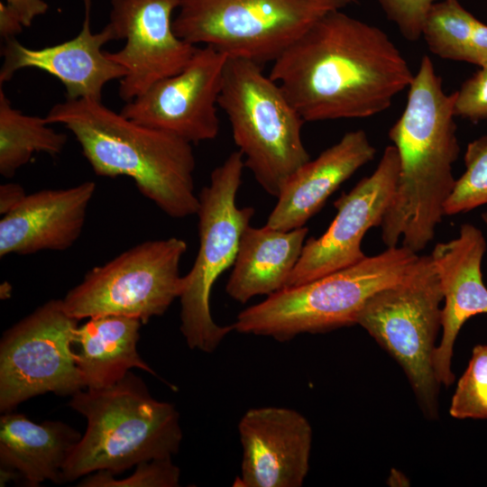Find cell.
I'll use <instances>...</instances> for the list:
<instances>
[{
    "mask_svg": "<svg viewBox=\"0 0 487 487\" xmlns=\"http://www.w3.org/2000/svg\"><path fill=\"white\" fill-rule=\"evenodd\" d=\"M438 0H378L389 20L399 28L401 35L409 41L422 36L425 18Z\"/></svg>",
    "mask_w": 487,
    "mask_h": 487,
    "instance_id": "83f0119b",
    "label": "cell"
},
{
    "mask_svg": "<svg viewBox=\"0 0 487 487\" xmlns=\"http://www.w3.org/2000/svg\"><path fill=\"white\" fill-rule=\"evenodd\" d=\"M354 0H181L176 34L230 58L273 62L317 20Z\"/></svg>",
    "mask_w": 487,
    "mask_h": 487,
    "instance_id": "ba28073f",
    "label": "cell"
},
{
    "mask_svg": "<svg viewBox=\"0 0 487 487\" xmlns=\"http://www.w3.org/2000/svg\"><path fill=\"white\" fill-rule=\"evenodd\" d=\"M180 470L172 458H158L144 461L135 466L134 472L126 478L97 471L85 476L78 484L81 487H177L179 485Z\"/></svg>",
    "mask_w": 487,
    "mask_h": 487,
    "instance_id": "4316f807",
    "label": "cell"
},
{
    "mask_svg": "<svg viewBox=\"0 0 487 487\" xmlns=\"http://www.w3.org/2000/svg\"><path fill=\"white\" fill-rule=\"evenodd\" d=\"M83 3L81 30L70 40L40 49L26 47L15 38L5 41L0 85L9 81L18 70L36 69L57 78L65 87L67 99L101 100L105 86L112 80H121L126 71L102 51L105 44L116 41L111 27L106 24L100 32H93V0Z\"/></svg>",
    "mask_w": 487,
    "mask_h": 487,
    "instance_id": "2e32d148",
    "label": "cell"
},
{
    "mask_svg": "<svg viewBox=\"0 0 487 487\" xmlns=\"http://www.w3.org/2000/svg\"><path fill=\"white\" fill-rule=\"evenodd\" d=\"M78 322L67 314L62 299H51L3 334L1 412L44 393L72 396L85 389L73 349Z\"/></svg>",
    "mask_w": 487,
    "mask_h": 487,
    "instance_id": "8fae6325",
    "label": "cell"
},
{
    "mask_svg": "<svg viewBox=\"0 0 487 487\" xmlns=\"http://www.w3.org/2000/svg\"><path fill=\"white\" fill-rule=\"evenodd\" d=\"M44 119L70 131L96 175L132 179L140 193L170 217L196 215L199 199L192 143L136 123L93 98L66 99Z\"/></svg>",
    "mask_w": 487,
    "mask_h": 487,
    "instance_id": "3957f363",
    "label": "cell"
},
{
    "mask_svg": "<svg viewBox=\"0 0 487 487\" xmlns=\"http://www.w3.org/2000/svg\"><path fill=\"white\" fill-rule=\"evenodd\" d=\"M482 218L483 223L485 224V225H486V227H487V211H485L484 213H482Z\"/></svg>",
    "mask_w": 487,
    "mask_h": 487,
    "instance_id": "e575fe53",
    "label": "cell"
},
{
    "mask_svg": "<svg viewBox=\"0 0 487 487\" xmlns=\"http://www.w3.org/2000/svg\"><path fill=\"white\" fill-rule=\"evenodd\" d=\"M69 406L86 418L87 429L64 465L63 482L97 471L116 475L179 450L183 435L175 406L154 399L132 372L111 386L78 391Z\"/></svg>",
    "mask_w": 487,
    "mask_h": 487,
    "instance_id": "277c9868",
    "label": "cell"
},
{
    "mask_svg": "<svg viewBox=\"0 0 487 487\" xmlns=\"http://www.w3.org/2000/svg\"><path fill=\"white\" fill-rule=\"evenodd\" d=\"M269 76L305 122H318L382 113L414 74L382 30L336 9L277 58Z\"/></svg>",
    "mask_w": 487,
    "mask_h": 487,
    "instance_id": "6da1fadb",
    "label": "cell"
},
{
    "mask_svg": "<svg viewBox=\"0 0 487 487\" xmlns=\"http://www.w3.org/2000/svg\"><path fill=\"white\" fill-rule=\"evenodd\" d=\"M237 150L215 168L207 186L198 193L199 246L194 264L184 276L180 300V331L192 350L211 354L234 330L233 325L216 324L210 312L211 289L233 266L241 236L254 215L252 207H239L236 195L244 169Z\"/></svg>",
    "mask_w": 487,
    "mask_h": 487,
    "instance_id": "52a82bcc",
    "label": "cell"
},
{
    "mask_svg": "<svg viewBox=\"0 0 487 487\" xmlns=\"http://www.w3.org/2000/svg\"><path fill=\"white\" fill-rule=\"evenodd\" d=\"M467 62L487 66V25L476 20L469 46Z\"/></svg>",
    "mask_w": 487,
    "mask_h": 487,
    "instance_id": "f546056e",
    "label": "cell"
},
{
    "mask_svg": "<svg viewBox=\"0 0 487 487\" xmlns=\"http://www.w3.org/2000/svg\"><path fill=\"white\" fill-rule=\"evenodd\" d=\"M142 325L137 318L101 316L78 326L75 358L85 389L111 386L133 368L157 376L137 351Z\"/></svg>",
    "mask_w": 487,
    "mask_h": 487,
    "instance_id": "7402d4cb",
    "label": "cell"
},
{
    "mask_svg": "<svg viewBox=\"0 0 487 487\" xmlns=\"http://www.w3.org/2000/svg\"><path fill=\"white\" fill-rule=\"evenodd\" d=\"M23 24L14 12L6 3L0 2V35L4 41L15 38L23 31Z\"/></svg>",
    "mask_w": 487,
    "mask_h": 487,
    "instance_id": "1f68e13d",
    "label": "cell"
},
{
    "mask_svg": "<svg viewBox=\"0 0 487 487\" xmlns=\"http://www.w3.org/2000/svg\"><path fill=\"white\" fill-rule=\"evenodd\" d=\"M418 257L404 246L379 254L307 283L285 287L241 311L234 330L280 342L306 333H323L355 325L366 301L399 283Z\"/></svg>",
    "mask_w": 487,
    "mask_h": 487,
    "instance_id": "5b68a950",
    "label": "cell"
},
{
    "mask_svg": "<svg viewBox=\"0 0 487 487\" xmlns=\"http://www.w3.org/2000/svg\"><path fill=\"white\" fill-rule=\"evenodd\" d=\"M464 165V172L455 180L446 202V216L466 213L487 205V135L467 145Z\"/></svg>",
    "mask_w": 487,
    "mask_h": 487,
    "instance_id": "d4e9b609",
    "label": "cell"
},
{
    "mask_svg": "<svg viewBox=\"0 0 487 487\" xmlns=\"http://www.w3.org/2000/svg\"><path fill=\"white\" fill-rule=\"evenodd\" d=\"M376 154L367 133L351 131L301 166L280 189L266 225L279 230L305 226L328 198Z\"/></svg>",
    "mask_w": 487,
    "mask_h": 487,
    "instance_id": "d6986e66",
    "label": "cell"
},
{
    "mask_svg": "<svg viewBox=\"0 0 487 487\" xmlns=\"http://www.w3.org/2000/svg\"><path fill=\"white\" fill-rule=\"evenodd\" d=\"M308 233L306 225L279 230L249 225L241 236L225 285L227 295L246 303L255 296H269L283 289L299 262Z\"/></svg>",
    "mask_w": 487,
    "mask_h": 487,
    "instance_id": "ffe728a7",
    "label": "cell"
},
{
    "mask_svg": "<svg viewBox=\"0 0 487 487\" xmlns=\"http://www.w3.org/2000/svg\"><path fill=\"white\" fill-rule=\"evenodd\" d=\"M94 181L60 189H43L24 199L0 220V256L65 251L80 236Z\"/></svg>",
    "mask_w": 487,
    "mask_h": 487,
    "instance_id": "ac0fdd59",
    "label": "cell"
},
{
    "mask_svg": "<svg viewBox=\"0 0 487 487\" xmlns=\"http://www.w3.org/2000/svg\"><path fill=\"white\" fill-rule=\"evenodd\" d=\"M181 0H111L108 25L125 43L106 57L122 66L119 96L130 102L189 62L198 46L179 38L172 14Z\"/></svg>",
    "mask_w": 487,
    "mask_h": 487,
    "instance_id": "4fadbf2b",
    "label": "cell"
},
{
    "mask_svg": "<svg viewBox=\"0 0 487 487\" xmlns=\"http://www.w3.org/2000/svg\"><path fill=\"white\" fill-rule=\"evenodd\" d=\"M449 413L457 419H487V345L473 348L468 366L452 397Z\"/></svg>",
    "mask_w": 487,
    "mask_h": 487,
    "instance_id": "484cf974",
    "label": "cell"
},
{
    "mask_svg": "<svg viewBox=\"0 0 487 487\" xmlns=\"http://www.w3.org/2000/svg\"><path fill=\"white\" fill-rule=\"evenodd\" d=\"M387 483L390 486H409V482L408 478L397 469H391L388 477Z\"/></svg>",
    "mask_w": 487,
    "mask_h": 487,
    "instance_id": "836d02e7",
    "label": "cell"
},
{
    "mask_svg": "<svg viewBox=\"0 0 487 487\" xmlns=\"http://www.w3.org/2000/svg\"><path fill=\"white\" fill-rule=\"evenodd\" d=\"M399 174L398 151L389 145L375 170L335 201L337 212L326 232L306 240L285 287L307 283L363 260V239L372 227L381 225Z\"/></svg>",
    "mask_w": 487,
    "mask_h": 487,
    "instance_id": "7c38bea8",
    "label": "cell"
},
{
    "mask_svg": "<svg viewBox=\"0 0 487 487\" xmlns=\"http://www.w3.org/2000/svg\"><path fill=\"white\" fill-rule=\"evenodd\" d=\"M81 434L59 420L37 424L25 415L0 418L1 466L17 472L30 486L45 481L63 483L62 472Z\"/></svg>",
    "mask_w": 487,
    "mask_h": 487,
    "instance_id": "44dd1931",
    "label": "cell"
},
{
    "mask_svg": "<svg viewBox=\"0 0 487 487\" xmlns=\"http://www.w3.org/2000/svg\"><path fill=\"white\" fill-rule=\"evenodd\" d=\"M5 3L18 14L24 27L31 26L37 16L49 10L44 0H5Z\"/></svg>",
    "mask_w": 487,
    "mask_h": 487,
    "instance_id": "4dcf8cb0",
    "label": "cell"
},
{
    "mask_svg": "<svg viewBox=\"0 0 487 487\" xmlns=\"http://www.w3.org/2000/svg\"><path fill=\"white\" fill-rule=\"evenodd\" d=\"M485 251L486 240L482 231L465 223L455 238L436 244L430 254L444 301L442 336L434 351L433 365L438 382L445 386L455 381L451 363L461 328L471 317L487 315V287L482 273Z\"/></svg>",
    "mask_w": 487,
    "mask_h": 487,
    "instance_id": "e0dca14e",
    "label": "cell"
},
{
    "mask_svg": "<svg viewBox=\"0 0 487 487\" xmlns=\"http://www.w3.org/2000/svg\"><path fill=\"white\" fill-rule=\"evenodd\" d=\"M455 114L473 122L487 119V66L481 67L455 91Z\"/></svg>",
    "mask_w": 487,
    "mask_h": 487,
    "instance_id": "f1b7e54d",
    "label": "cell"
},
{
    "mask_svg": "<svg viewBox=\"0 0 487 487\" xmlns=\"http://www.w3.org/2000/svg\"><path fill=\"white\" fill-rule=\"evenodd\" d=\"M227 58L214 48L198 47L182 70L126 102L120 113L190 143L215 139L219 132L217 107Z\"/></svg>",
    "mask_w": 487,
    "mask_h": 487,
    "instance_id": "5bb4252c",
    "label": "cell"
},
{
    "mask_svg": "<svg viewBox=\"0 0 487 487\" xmlns=\"http://www.w3.org/2000/svg\"><path fill=\"white\" fill-rule=\"evenodd\" d=\"M455 92L446 94L430 58L424 55L409 87L405 109L389 132L398 151L396 189L380 227L387 247L418 253L434 239L455 179L459 144Z\"/></svg>",
    "mask_w": 487,
    "mask_h": 487,
    "instance_id": "7a4b0ae2",
    "label": "cell"
},
{
    "mask_svg": "<svg viewBox=\"0 0 487 487\" xmlns=\"http://www.w3.org/2000/svg\"><path fill=\"white\" fill-rule=\"evenodd\" d=\"M443 295L430 255L418 256L397 284L372 295L355 324L404 371L424 415L438 418V382L433 365L441 327Z\"/></svg>",
    "mask_w": 487,
    "mask_h": 487,
    "instance_id": "9c48e42d",
    "label": "cell"
},
{
    "mask_svg": "<svg viewBox=\"0 0 487 487\" xmlns=\"http://www.w3.org/2000/svg\"><path fill=\"white\" fill-rule=\"evenodd\" d=\"M476 20L457 0H440L430 7L422 36L429 51L437 57L467 62Z\"/></svg>",
    "mask_w": 487,
    "mask_h": 487,
    "instance_id": "cb8c5ba5",
    "label": "cell"
},
{
    "mask_svg": "<svg viewBox=\"0 0 487 487\" xmlns=\"http://www.w3.org/2000/svg\"><path fill=\"white\" fill-rule=\"evenodd\" d=\"M240 475L234 486L300 487L308 473L312 427L295 409H248L238 423Z\"/></svg>",
    "mask_w": 487,
    "mask_h": 487,
    "instance_id": "9a60e30c",
    "label": "cell"
},
{
    "mask_svg": "<svg viewBox=\"0 0 487 487\" xmlns=\"http://www.w3.org/2000/svg\"><path fill=\"white\" fill-rule=\"evenodd\" d=\"M262 67L228 57L218 106L229 120L244 167L277 198L290 176L311 159L301 135L305 121Z\"/></svg>",
    "mask_w": 487,
    "mask_h": 487,
    "instance_id": "8992f818",
    "label": "cell"
},
{
    "mask_svg": "<svg viewBox=\"0 0 487 487\" xmlns=\"http://www.w3.org/2000/svg\"><path fill=\"white\" fill-rule=\"evenodd\" d=\"M23 188L18 183H5L0 186V214L4 216L16 207L26 197Z\"/></svg>",
    "mask_w": 487,
    "mask_h": 487,
    "instance_id": "d6a6232c",
    "label": "cell"
},
{
    "mask_svg": "<svg viewBox=\"0 0 487 487\" xmlns=\"http://www.w3.org/2000/svg\"><path fill=\"white\" fill-rule=\"evenodd\" d=\"M188 248L178 237L146 241L88 271L62 299L78 321L123 316L147 324L162 316L184 289L179 264Z\"/></svg>",
    "mask_w": 487,
    "mask_h": 487,
    "instance_id": "30bf717a",
    "label": "cell"
},
{
    "mask_svg": "<svg viewBox=\"0 0 487 487\" xmlns=\"http://www.w3.org/2000/svg\"><path fill=\"white\" fill-rule=\"evenodd\" d=\"M44 117L29 115L12 106L0 87V174L10 179L27 164L32 155L60 154L67 134L49 126Z\"/></svg>",
    "mask_w": 487,
    "mask_h": 487,
    "instance_id": "603a6c76",
    "label": "cell"
}]
</instances>
